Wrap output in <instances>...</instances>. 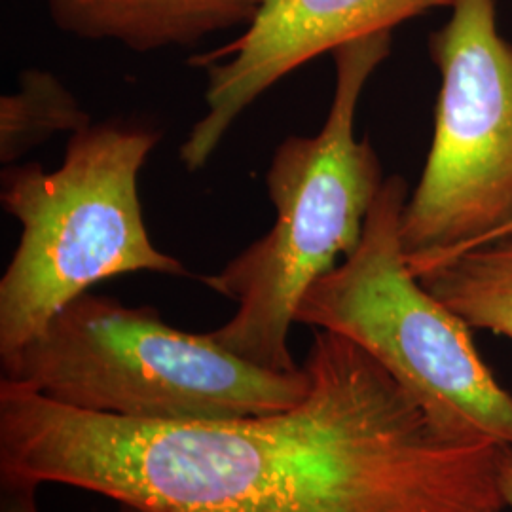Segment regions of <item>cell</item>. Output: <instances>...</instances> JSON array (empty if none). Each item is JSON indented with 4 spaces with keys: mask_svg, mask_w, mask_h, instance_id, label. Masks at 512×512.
I'll return each instance as SVG.
<instances>
[{
    "mask_svg": "<svg viewBox=\"0 0 512 512\" xmlns=\"http://www.w3.org/2000/svg\"><path fill=\"white\" fill-rule=\"evenodd\" d=\"M306 397L236 420L139 423L0 380V480L147 512H503L505 444L433 416L365 349L313 329Z\"/></svg>",
    "mask_w": 512,
    "mask_h": 512,
    "instance_id": "obj_1",
    "label": "cell"
},
{
    "mask_svg": "<svg viewBox=\"0 0 512 512\" xmlns=\"http://www.w3.org/2000/svg\"><path fill=\"white\" fill-rule=\"evenodd\" d=\"M393 31L338 46L336 86L327 120L313 137H287L266 171L275 207L270 232L203 283L238 304L209 336L256 366L293 372L289 330L311 285L336 268L363 239L366 217L385 179L368 139L355 135L366 82L391 52Z\"/></svg>",
    "mask_w": 512,
    "mask_h": 512,
    "instance_id": "obj_2",
    "label": "cell"
},
{
    "mask_svg": "<svg viewBox=\"0 0 512 512\" xmlns=\"http://www.w3.org/2000/svg\"><path fill=\"white\" fill-rule=\"evenodd\" d=\"M2 382L76 410L139 423L260 416L300 403L304 366L275 372L222 348L209 332L171 327L148 306L86 293L42 334L0 357Z\"/></svg>",
    "mask_w": 512,
    "mask_h": 512,
    "instance_id": "obj_3",
    "label": "cell"
},
{
    "mask_svg": "<svg viewBox=\"0 0 512 512\" xmlns=\"http://www.w3.org/2000/svg\"><path fill=\"white\" fill-rule=\"evenodd\" d=\"M162 133L105 122L71 135L55 171L8 165L0 203L21 226L0 279V357L27 346L55 315L116 275H188L148 236L139 173Z\"/></svg>",
    "mask_w": 512,
    "mask_h": 512,
    "instance_id": "obj_4",
    "label": "cell"
},
{
    "mask_svg": "<svg viewBox=\"0 0 512 512\" xmlns=\"http://www.w3.org/2000/svg\"><path fill=\"white\" fill-rule=\"evenodd\" d=\"M408 184L391 175L361 243L302 298L296 323L346 336L433 416L512 448V393L476 351L471 329L410 270L401 243Z\"/></svg>",
    "mask_w": 512,
    "mask_h": 512,
    "instance_id": "obj_5",
    "label": "cell"
},
{
    "mask_svg": "<svg viewBox=\"0 0 512 512\" xmlns=\"http://www.w3.org/2000/svg\"><path fill=\"white\" fill-rule=\"evenodd\" d=\"M429 37L440 73L435 131L401 217L410 266L473 249L512 224V44L495 0H454Z\"/></svg>",
    "mask_w": 512,
    "mask_h": 512,
    "instance_id": "obj_6",
    "label": "cell"
},
{
    "mask_svg": "<svg viewBox=\"0 0 512 512\" xmlns=\"http://www.w3.org/2000/svg\"><path fill=\"white\" fill-rule=\"evenodd\" d=\"M452 4L454 0H264L241 37L188 59L207 74V110L184 139L181 162L190 173L202 169L245 109L311 59Z\"/></svg>",
    "mask_w": 512,
    "mask_h": 512,
    "instance_id": "obj_7",
    "label": "cell"
},
{
    "mask_svg": "<svg viewBox=\"0 0 512 512\" xmlns=\"http://www.w3.org/2000/svg\"><path fill=\"white\" fill-rule=\"evenodd\" d=\"M264 0H48L55 25L82 40H112L148 54L194 46L209 35L249 27Z\"/></svg>",
    "mask_w": 512,
    "mask_h": 512,
    "instance_id": "obj_8",
    "label": "cell"
},
{
    "mask_svg": "<svg viewBox=\"0 0 512 512\" xmlns=\"http://www.w3.org/2000/svg\"><path fill=\"white\" fill-rule=\"evenodd\" d=\"M410 270L469 329L488 330L512 342V234Z\"/></svg>",
    "mask_w": 512,
    "mask_h": 512,
    "instance_id": "obj_9",
    "label": "cell"
},
{
    "mask_svg": "<svg viewBox=\"0 0 512 512\" xmlns=\"http://www.w3.org/2000/svg\"><path fill=\"white\" fill-rule=\"evenodd\" d=\"M90 126V114L55 74L25 69L18 90L0 99V162L14 165L50 137Z\"/></svg>",
    "mask_w": 512,
    "mask_h": 512,
    "instance_id": "obj_10",
    "label": "cell"
},
{
    "mask_svg": "<svg viewBox=\"0 0 512 512\" xmlns=\"http://www.w3.org/2000/svg\"><path fill=\"white\" fill-rule=\"evenodd\" d=\"M0 512H40L38 509V484L21 480H0Z\"/></svg>",
    "mask_w": 512,
    "mask_h": 512,
    "instance_id": "obj_11",
    "label": "cell"
},
{
    "mask_svg": "<svg viewBox=\"0 0 512 512\" xmlns=\"http://www.w3.org/2000/svg\"><path fill=\"white\" fill-rule=\"evenodd\" d=\"M499 486L507 507L512 511V448L505 446L499 459Z\"/></svg>",
    "mask_w": 512,
    "mask_h": 512,
    "instance_id": "obj_12",
    "label": "cell"
},
{
    "mask_svg": "<svg viewBox=\"0 0 512 512\" xmlns=\"http://www.w3.org/2000/svg\"><path fill=\"white\" fill-rule=\"evenodd\" d=\"M511 234H512V224H509V226H507V228H503V230H501V232H497V234H495L494 238H492V239L505 238V236H511ZM492 239H488V241H492ZM484 243H486V241H484ZM480 245H482V243H480ZM476 247H478V245H476Z\"/></svg>",
    "mask_w": 512,
    "mask_h": 512,
    "instance_id": "obj_13",
    "label": "cell"
},
{
    "mask_svg": "<svg viewBox=\"0 0 512 512\" xmlns=\"http://www.w3.org/2000/svg\"><path fill=\"white\" fill-rule=\"evenodd\" d=\"M118 512H147L143 511V509H137V507H129V505H120V509Z\"/></svg>",
    "mask_w": 512,
    "mask_h": 512,
    "instance_id": "obj_14",
    "label": "cell"
}]
</instances>
